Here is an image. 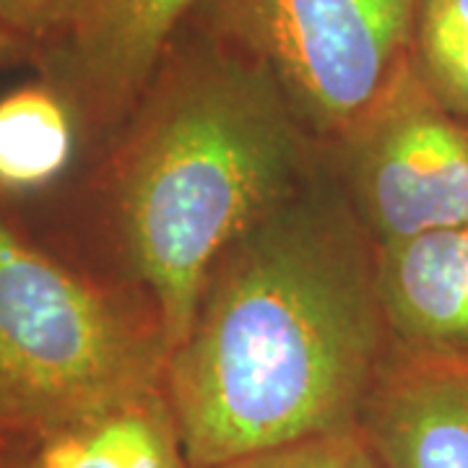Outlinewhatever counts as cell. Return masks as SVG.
<instances>
[{
  "label": "cell",
  "mask_w": 468,
  "mask_h": 468,
  "mask_svg": "<svg viewBox=\"0 0 468 468\" xmlns=\"http://www.w3.org/2000/svg\"><path fill=\"white\" fill-rule=\"evenodd\" d=\"M388 351L375 245L315 169L218 258L167 354L187 466L356 430Z\"/></svg>",
  "instance_id": "1"
},
{
  "label": "cell",
  "mask_w": 468,
  "mask_h": 468,
  "mask_svg": "<svg viewBox=\"0 0 468 468\" xmlns=\"http://www.w3.org/2000/svg\"><path fill=\"white\" fill-rule=\"evenodd\" d=\"M128 122L117 234L169 354L218 258L318 169V146L273 76L221 37L169 50Z\"/></svg>",
  "instance_id": "2"
},
{
  "label": "cell",
  "mask_w": 468,
  "mask_h": 468,
  "mask_svg": "<svg viewBox=\"0 0 468 468\" xmlns=\"http://www.w3.org/2000/svg\"><path fill=\"white\" fill-rule=\"evenodd\" d=\"M154 315L37 250L0 217V411L27 437L165 385Z\"/></svg>",
  "instance_id": "3"
},
{
  "label": "cell",
  "mask_w": 468,
  "mask_h": 468,
  "mask_svg": "<svg viewBox=\"0 0 468 468\" xmlns=\"http://www.w3.org/2000/svg\"><path fill=\"white\" fill-rule=\"evenodd\" d=\"M414 11L417 0H217L221 39L266 68L325 149L409 63Z\"/></svg>",
  "instance_id": "4"
},
{
  "label": "cell",
  "mask_w": 468,
  "mask_h": 468,
  "mask_svg": "<svg viewBox=\"0 0 468 468\" xmlns=\"http://www.w3.org/2000/svg\"><path fill=\"white\" fill-rule=\"evenodd\" d=\"M328 149L375 248L468 224V120L427 91L411 60Z\"/></svg>",
  "instance_id": "5"
},
{
  "label": "cell",
  "mask_w": 468,
  "mask_h": 468,
  "mask_svg": "<svg viewBox=\"0 0 468 468\" xmlns=\"http://www.w3.org/2000/svg\"><path fill=\"white\" fill-rule=\"evenodd\" d=\"M203 0H81L52 50L50 81L101 128L128 120Z\"/></svg>",
  "instance_id": "6"
},
{
  "label": "cell",
  "mask_w": 468,
  "mask_h": 468,
  "mask_svg": "<svg viewBox=\"0 0 468 468\" xmlns=\"http://www.w3.org/2000/svg\"><path fill=\"white\" fill-rule=\"evenodd\" d=\"M356 430L380 468H468V354L388 351Z\"/></svg>",
  "instance_id": "7"
},
{
  "label": "cell",
  "mask_w": 468,
  "mask_h": 468,
  "mask_svg": "<svg viewBox=\"0 0 468 468\" xmlns=\"http://www.w3.org/2000/svg\"><path fill=\"white\" fill-rule=\"evenodd\" d=\"M390 349L468 354V224L375 248Z\"/></svg>",
  "instance_id": "8"
},
{
  "label": "cell",
  "mask_w": 468,
  "mask_h": 468,
  "mask_svg": "<svg viewBox=\"0 0 468 468\" xmlns=\"http://www.w3.org/2000/svg\"><path fill=\"white\" fill-rule=\"evenodd\" d=\"M27 468H190L165 385L24 442Z\"/></svg>",
  "instance_id": "9"
},
{
  "label": "cell",
  "mask_w": 468,
  "mask_h": 468,
  "mask_svg": "<svg viewBox=\"0 0 468 468\" xmlns=\"http://www.w3.org/2000/svg\"><path fill=\"white\" fill-rule=\"evenodd\" d=\"M79 110L55 81L0 97V190L27 193L58 180L76 146Z\"/></svg>",
  "instance_id": "10"
},
{
  "label": "cell",
  "mask_w": 468,
  "mask_h": 468,
  "mask_svg": "<svg viewBox=\"0 0 468 468\" xmlns=\"http://www.w3.org/2000/svg\"><path fill=\"white\" fill-rule=\"evenodd\" d=\"M409 60L427 91L468 120V0H417Z\"/></svg>",
  "instance_id": "11"
},
{
  "label": "cell",
  "mask_w": 468,
  "mask_h": 468,
  "mask_svg": "<svg viewBox=\"0 0 468 468\" xmlns=\"http://www.w3.org/2000/svg\"><path fill=\"white\" fill-rule=\"evenodd\" d=\"M214 468H380L359 430L315 437Z\"/></svg>",
  "instance_id": "12"
},
{
  "label": "cell",
  "mask_w": 468,
  "mask_h": 468,
  "mask_svg": "<svg viewBox=\"0 0 468 468\" xmlns=\"http://www.w3.org/2000/svg\"><path fill=\"white\" fill-rule=\"evenodd\" d=\"M81 0H0V24L37 42H58L73 21Z\"/></svg>",
  "instance_id": "13"
},
{
  "label": "cell",
  "mask_w": 468,
  "mask_h": 468,
  "mask_svg": "<svg viewBox=\"0 0 468 468\" xmlns=\"http://www.w3.org/2000/svg\"><path fill=\"white\" fill-rule=\"evenodd\" d=\"M24 440H29V437L24 435L16 424L0 411V451H5V448H11V445H18V442H24Z\"/></svg>",
  "instance_id": "14"
},
{
  "label": "cell",
  "mask_w": 468,
  "mask_h": 468,
  "mask_svg": "<svg viewBox=\"0 0 468 468\" xmlns=\"http://www.w3.org/2000/svg\"><path fill=\"white\" fill-rule=\"evenodd\" d=\"M24 442H27V440H24ZM24 442H18V445H11V448L0 451V468H27Z\"/></svg>",
  "instance_id": "15"
},
{
  "label": "cell",
  "mask_w": 468,
  "mask_h": 468,
  "mask_svg": "<svg viewBox=\"0 0 468 468\" xmlns=\"http://www.w3.org/2000/svg\"><path fill=\"white\" fill-rule=\"evenodd\" d=\"M14 39H16V37H14V34L8 32V29L0 24V60L5 58V52L14 48Z\"/></svg>",
  "instance_id": "16"
}]
</instances>
